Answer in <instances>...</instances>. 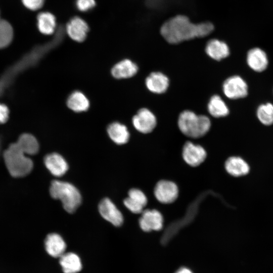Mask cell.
Instances as JSON below:
<instances>
[{
	"label": "cell",
	"instance_id": "cell-12",
	"mask_svg": "<svg viewBox=\"0 0 273 273\" xmlns=\"http://www.w3.org/2000/svg\"><path fill=\"white\" fill-rule=\"evenodd\" d=\"M44 164L50 173L56 177L64 175L68 169L67 161L57 153L47 155L44 158Z\"/></svg>",
	"mask_w": 273,
	"mask_h": 273
},
{
	"label": "cell",
	"instance_id": "cell-15",
	"mask_svg": "<svg viewBox=\"0 0 273 273\" xmlns=\"http://www.w3.org/2000/svg\"><path fill=\"white\" fill-rule=\"evenodd\" d=\"M45 249L52 257H60L65 251L66 244L63 238L58 234L51 233L44 240Z\"/></svg>",
	"mask_w": 273,
	"mask_h": 273
},
{
	"label": "cell",
	"instance_id": "cell-17",
	"mask_svg": "<svg viewBox=\"0 0 273 273\" xmlns=\"http://www.w3.org/2000/svg\"><path fill=\"white\" fill-rule=\"evenodd\" d=\"M138 67L132 61L124 59L115 64L111 70L113 77L117 79L127 78L134 76Z\"/></svg>",
	"mask_w": 273,
	"mask_h": 273
},
{
	"label": "cell",
	"instance_id": "cell-14",
	"mask_svg": "<svg viewBox=\"0 0 273 273\" xmlns=\"http://www.w3.org/2000/svg\"><path fill=\"white\" fill-rule=\"evenodd\" d=\"M247 63L256 72H262L267 67L268 60L265 52L259 48L250 50L247 55Z\"/></svg>",
	"mask_w": 273,
	"mask_h": 273
},
{
	"label": "cell",
	"instance_id": "cell-25",
	"mask_svg": "<svg viewBox=\"0 0 273 273\" xmlns=\"http://www.w3.org/2000/svg\"><path fill=\"white\" fill-rule=\"evenodd\" d=\"M209 114L216 118L226 116L229 113V108L218 95H214L210 98L207 106Z\"/></svg>",
	"mask_w": 273,
	"mask_h": 273
},
{
	"label": "cell",
	"instance_id": "cell-29",
	"mask_svg": "<svg viewBox=\"0 0 273 273\" xmlns=\"http://www.w3.org/2000/svg\"><path fill=\"white\" fill-rule=\"evenodd\" d=\"M45 0H21L23 5L28 9L36 11L43 5Z\"/></svg>",
	"mask_w": 273,
	"mask_h": 273
},
{
	"label": "cell",
	"instance_id": "cell-21",
	"mask_svg": "<svg viewBox=\"0 0 273 273\" xmlns=\"http://www.w3.org/2000/svg\"><path fill=\"white\" fill-rule=\"evenodd\" d=\"M110 138L118 145L126 143L129 139V132L126 126L118 122L110 124L107 128Z\"/></svg>",
	"mask_w": 273,
	"mask_h": 273
},
{
	"label": "cell",
	"instance_id": "cell-22",
	"mask_svg": "<svg viewBox=\"0 0 273 273\" xmlns=\"http://www.w3.org/2000/svg\"><path fill=\"white\" fill-rule=\"evenodd\" d=\"M59 262L64 273H77L82 268L80 258L73 252L64 253L60 257Z\"/></svg>",
	"mask_w": 273,
	"mask_h": 273
},
{
	"label": "cell",
	"instance_id": "cell-31",
	"mask_svg": "<svg viewBox=\"0 0 273 273\" xmlns=\"http://www.w3.org/2000/svg\"><path fill=\"white\" fill-rule=\"evenodd\" d=\"M175 273H193V272L190 269L185 267H182L179 268Z\"/></svg>",
	"mask_w": 273,
	"mask_h": 273
},
{
	"label": "cell",
	"instance_id": "cell-1",
	"mask_svg": "<svg viewBox=\"0 0 273 273\" xmlns=\"http://www.w3.org/2000/svg\"><path fill=\"white\" fill-rule=\"evenodd\" d=\"M213 29V25L209 22L194 24L187 17L178 15L165 22L162 26L160 32L167 42L177 43L205 36L210 34Z\"/></svg>",
	"mask_w": 273,
	"mask_h": 273
},
{
	"label": "cell",
	"instance_id": "cell-20",
	"mask_svg": "<svg viewBox=\"0 0 273 273\" xmlns=\"http://www.w3.org/2000/svg\"><path fill=\"white\" fill-rule=\"evenodd\" d=\"M206 53L214 60L219 61L227 57L230 54L228 45L218 39L210 40L205 48Z\"/></svg>",
	"mask_w": 273,
	"mask_h": 273
},
{
	"label": "cell",
	"instance_id": "cell-11",
	"mask_svg": "<svg viewBox=\"0 0 273 273\" xmlns=\"http://www.w3.org/2000/svg\"><path fill=\"white\" fill-rule=\"evenodd\" d=\"M139 219L141 229L145 232L159 231L163 226V219L161 213L157 210H145Z\"/></svg>",
	"mask_w": 273,
	"mask_h": 273
},
{
	"label": "cell",
	"instance_id": "cell-24",
	"mask_svg": "<svg viewBox=\"0 0 273 273\" xmlns=\"http://www.w3.org/2000/svg\"><path fill=\"white\" fill-rule=\"evenodd\" d=\"M16 143L28 156L35 155L39 151V143L36 138L30 133H25L21 134Z\"/></svg>",
	"mask_w": 273,
	"mask_h": 273
},
{
	"label": "cell",
	"instance_id": "cell-9",
	"mask_svg": "<svg viewBox=\"0 0 273 273\" xmlns=\"http://www.w3.org/2000/svg\"><path fill=\"white\" fill-rule=\"evenodd\" d=\"M183 157L185 161L193 167L201 164L206 157V152L201 146L191 142L185 143L183 149Z\"/></svg>",
	"mask_w": 273,
	"mask_h": 273
},
{
	"label": "cell",
	"instance_id": "cell-8",
	"mask_svg": "<svg viewBox=\"0 0 273 273\" xmlns=\"http://www.w3.org/2000/svg\"><path fill=\"white\" fill-rule=\"evenodd\" d=\"M98 209L101 215L113 225L119 226L122 224L123 217L121 212L109 198L102 199L99 204Z\"/></svg>",
	"mask_w": 273,
	"mask_h": 273
},
{
	"label": "cell",
	"instance_id": "cell-32",
	"mask_svg": "<svg viewBox=\"0 0 273 273\" xmlns=\"http://www.w3.org/2000/svg\"></svg>",
	"mask_w": 273,
	"mask_h": 273
},
{
	"label": "cell",
	"instance_id": "cell-4",
	"mask_svg": "<svg viewBox=\"0 0 273 273\" xmlns=\"http://www.w3.org/2000/svg\"><path fill=\"white\" fill-rule=\"evenodd\" d=\"M49 192L53 198L61 201L64 209L68 213L74 212L81 204L80 192L69 183L59 180H53Z\"/></svg>",
	"mask_w": 273,
	"mask_h": 273
},
{
	"label": "cell",
	"instance_id": "cell-18",
	"mask_svg": "<svg viewBox=\"0 0 273 273\" xmlns=\"http://www.w3.org/2000/svg\"><path fill=\"white\" fill-rule=\"evenodd\" d=\"M37 26L40 32L45 35L54 34L57 29L56 18L49 12H42L38 14Z\"/></svg>",
	"mask_w": 273,
	"mask_h": 273
},
{
	"label": "cell",
	"instance_id": "cell-2",
	"mask_svg": "<svg viewBox=\"0 0 273 273\" xmlns=\"http://www.w3.org/2000/svg\"><path fill=\"white\" fill-rule=\"evenodd\" d=\"M4 160L9 173L14 177H24L33 169L32 159L23 152L16 143L11 144L4 151Z\"/></svg>",
	"mask_w": 273,
	"mask_h": 273
},
{
	"label": "cell",
	"instance_id": "cell-10",
	"mask_svg": "<svg viewBox=\"0 0 273 273\" xmlns=\"http://www.w3.org/2000/svg\"><path fill=\"white\" fill-rule=\"evenodd\" d=\"M89 27L84 20L79 17L71 18L67 23L65 30L67 35L73 40L82 42L85 39Z\"/></svg>",
	"mask_w": 273,
	"mask_h": 273
},
{
	"label": "cell",
	"instance_id": "cell-13",
	"mask_svg": "<svg viewBox=\"0 0 273 273\" xmlns=\"http://www.w3.org/2000/svg\"><path fill=\"white\" fill-rule=\"evenodd\" d=\"M125 206L133 213H141L147 203L145 194L140 190L131 189L128 193V197L124 200Z\"/></svg>",
	"mask_w": 273,
	"mask_h": 273
},
{
	"label": "cell",
	"instance_id": "cell-3",
	"mask_svg": "<svg viewBox=\"0 0 273 273\" xmlns=\"http://www.w3.org/2000/svg\"><path fill=\"white\" fill-rule=\"evenodd\" d=\"M177 123L180 131L191 138L203 136L211 127V121L207 116L197 115L190 110H185L180 113Z\"/></svg>",
	"mask_w": 273,
	"mask_h": 273
},
{
	"label": "cell",
	"instance_id": "cell-23",
	"mask_svg": "<svg viewBox=\"0 0 273 273\" xmlns=\"http://www.w3.org/2000/svg\"><path fill=\"white\" fill-rule=\"evenodd\" d=\"M67 105L75 112H84L88 110L89 102L84 94L80 91L72 93L67 100Z\"/></svg>",
	"mask_w": 273,
	"mask_h": 273
},
{
	"label": "cell",
	"instance_id": "cell-5",
	"mask_svg": "<svg viewBox=\"0 0 273 273\" xmlns=\"http://www.w3.org/2000/svg\"><path fill=\"white\" fill-rule=\"evenodd\" d=\"M222 88L225 96L231 99L243 98L248 94L247 83L238 75L227 78L223 83Z\"/></svg>",
	"mask_w": 273,
	"mask_h": 273
},
{
	"label": "cell",
	"instance_id": "cell-26",
	"mask_svg": "<svg viewBox=\"0 0 273 273\" xmlns=\"http://www.w3.org/2000/svg\"><path fill=\"white\" fill-rule=\"evenodd\" d=\"M256 115L262 124L271 125L273 124V105L270 103L260 105L257 109Z\"/></svg>",
	"mask_w": 273,
	"mask_h": 273
},
{
	"label": "cell",
	"instance_id": "cell-7",
	"mask_svg": "<svg viewBox=\"0 0 273 273\" xmlns=\"http://www.w3.org/2000/svg\"><path fill=\"white\" fill-rule=\"evenodd\" d=\"M134 128L140 132H151L155 127L157 120L154 114L147 108L140 109L132 118Z\"/></svg>",
	"mask_w": 273,
	"mask_h": 273
},
{
	"label": "cell",
	"instance_id": "cell-30",
	"mask_svg": "<svg viewBox=\"0 0 273 273\" xmlns=\"http://www.w3.org/2000/svg\"><path fill=\"white\" fill-rule=\"evenodd\" d=\"M9 110L7 106L0 103V124L5 123L8 120Z\"/></svg>",
	"mask_w": 273,
	"mask_h": 273
},
{
	"label": "cell",
	"instance_id": "cell-16",
	"mask_svg": "<svg viewBox=\"0 0 273 273\" xmlns=\"http://www.w3.org/2000/svg\"><path fill=\"white\" fill-rule=\"evenodd\" d=\"M146 85L151 92L162 94L167 89L169 81L168 78L160 72L151 73L146 79Z\"/></svg>",
	"mask_w": 273,
	"mask_h": 273
},
{
	"label": "cell",
	"instance_id": "cell-19",
	"mask_svg": "<svg viewBox=\"0 0 273 273\" xmlns=\"http://www.w3.org/2000/svg\"><path fill=\"white\" fill-rule=\"evenodd\" d=\"M225 168L230 174L236 177L246 175L250 170L248 163L242 158L236 156L231 157L226 160Z\"/></svg>",
	"mask_w": 273,
	"mask_h": 273
},
{
	"label": "cell",
	"instance_id": "cell-6",
	"mask_svg": "<svg viewBox=\"0 0 273 273\" xmlns=\"http://www.w3.org/2000/svg\"><path fill=\"white\" fill-rule=\"evenodd\" d=\"M178 190L176 185L172 181L161 180L157 183L154 189V195L160 202L169 204L177 198Z\"/></svg>",
	"mask_w": 273,
	"mask_h": 273
},
{
	"label": "cell",
	"instance_id": "cell-28",
	"mask_svg": "<svg viewBox=\"0 0 273 273\" xmlns=\"http://www.w3.org/2000/svg\"><path fill=\"white\" fill-rule=\"evenodd\" d=\"M76 6L80 12H85L92 9L96 5L95 0H76Z\"/></svg>",
	"mask_w": 273,
	"mask_h": 273
},
{
	"label": "cell",
	"instance_id": "cell-27",
	"mask_svg": "<svg viewBox=\"0 0 273 273\" xmlns=\"http://www.w3.org/2000/svg\"><path fill=\"white\" fill-rule=\"evenodd\" d=\"M13 37V29L6 20L0 19V49L8 47Z\"/></svg>",
	"mask_w": 273,
	"mask_h": 273
}]
</instances>
